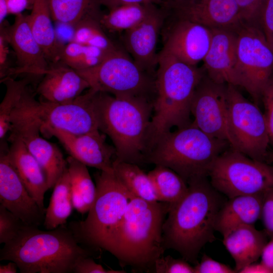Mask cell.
Masks as SVG:
<instances>
[{"label":"cell","instance_id":"cell-52","mask_svg":"<svg viewBox=\"0 0 273 273\" xmlns=\"http://www.w3.org/2000/svg\"><path fill=\"white\" fill-rule=\"evenodd\" d=\"M267 161H273V153L268 155Z\"/></svg>","mask_w":273,"mask_h":273},{"label":"cell","instance_id":"cell-6","mask_svg":"<svg viewBox=\"0 0 273 273\" xmlns=\"http://www.w3.org/2000/svg\"><path fill=\"white\" fill-rule=\"evenodd\" d=\"M228 145L226 141L204 133L192 122L162 135L152 147L146 162L171 169L188 184L208 177L213 162Z\"/></svg>","mask_w":273,"mask_h":273},{"label":"cell","instance_id":"cell-17","mask_svg":"<svg viewBox=\"0 0 273 273\" xmlns=\"http://www.w3.org/2000/svg\"><path fill=\"white\" fill-rule=\"evenodd\" d=\"M0 204L27 225L38 227L43 223L46 211L28 193L9 160L7 150L1 151Z\"/></svg>","mask_w":273,"mask_h":273},{"label":"cell","instance_id":"cell-47","mask_svg":"<svg viewBox=\"0 0 273 273\" xmlns=\"http://www.w3.org/2000/svg\"><path fill=\"white\" fill-rule=\"evenodd\" d=\"M261 263L273 273V239L267 242L260 255Z\"/></svg>","mask_w":273,"mask_h":273},{"label":"cell","instance_id":"cell-14","mask_svg":"<svg viewBox=\"0 0 273 273\" xmlns=\"http://www.w3.org/2000/svg\"><path fill=\"white\" fill-rule=\"evenodd\" d=\"M173 19L162 28L163 47L161 51L192 66L203 61L209 49L211 29L191 21Z\"/></svg>","mask_w":273,"mask_h":273},{"label":"cell","instance_id":"cell-31","mask_svg":"<svg viewBox=\"0 0 273 273\" xmlns=\"http://www.w3.org/2000/svg\"><path fill=\"white\" fill-rule=\"evenodd\" d=\"M148 174L159 201L169 203L171 207L178 202L188 191L187 183L168 167L155 165Z\"/></svg>","mask_w":273,"mask_h":273},{"label":"cell","instance_id":"cell-13","mask_svg":"<svg viewBox=\"0 0 273 273\" xmlns=\"http://www.w3.org/2000/svg\"><path fill=\"white\" fill-rule=\"evenodd\" d=\"M227 84L212 80L205 74L195 90L192 103L193 122L208 135L229 142L226 128Z\"/></svg>","mask_w":273,"mask_h":273},{"label":"cell","instance_id":"cell-50","mask_svg":"<svg viewBox=\"0 0 273 273\" xmlns=\"http://www.w3.org/2000/svg\"><path fill=\"white\" fill-rule=\"evenodd\" d=\"M17 268L18 267L16 263L10 261L7 264L0 265V273H16Z\"/></svg>","mask_w":273,"mask_h":273},{"label":"cell","instance_id":"cell-2","mask_svg":"<svg viewBox=\"0 0 273 273\" xmlns=\"http://www.w3.org/2000/svg\"><path fill=\"white\" fill-rule=\"evenodd\" d=\"M170 208L169 203L148 201L133 195L104 250L114 255L121 266L152 270L165 250L163 225Z\"/></svg>","mask_w":273,"mask_h":273},{"label":"cell","instance_id":"cell-21","mask_svg":"<svg viewBox=\"0 0 273 273\" xmlns=\"http://www.w3.org/2000/svg\"><path fill=\"white\" fill-rule=\"evenodd\" d=\"M211 30L210 46L203 60L206 74L215 82L237 86L236 30L227 28Z\"/></svg>","mask_w":273,"mask_h":273},{"label":"cell","instance_id":"cell-51","mask_svg":"<svg viewBox=\"0 0 273 273\" xmlns=\"http://www.w3.org/2000/svg\"><path fill=\"white\" fill-rule=\"evenodd\" d=\"M9 14L8 6L6 0H0V23L2 24Z\"/></svg>","mask_w":273,"mask_h":273},{"label":"cell","instance_id":"cell-15","mask_svg":"<svg viewBox=\"0 0 273 273\" xmlns=\"http://www.w3.org/2000/svg\"><path fill=\"white\" fill-rule=\"evenodd\" d=\"M167 9L160 6L144 21L120 35L121 44L142 69L156 75L158 39L167 17Z\"/></svg>","mask_w":273,"mask_h":273},{"label":"cell","instance_id":"cell-7","mask_svg":"<svg viewBox=\"0 0 273 273\" xmlns=\"http://www.w3.org/2000/svg\"><path fill=\"white\" fill-rule=\"evenodd\" d=\"M96 196L83 220L71 222L69 228L78 242L90 249L105 248L120 223L133 195L113 172L95 175Z\"/></svg>","mask_w":273,"mask_h":273},{"label":"cell","instance_id":"cell-37","mask_svg":"<svg viewBox=\"0 0 273 273\" xmlns=\"http://www.w3.org/2000/svg\"><path fill=\"white\" fill-rule=\"evenodd\" d=\"M153 272L156 273H194V266L188 261L170 255L161 256L155 262Z\"/></svg>","mask_w":273,"mask_h":273},{"label":"cell","instance_id":"cell-48","mask_svg":"<svg viewBox=\"0 0 273 273\" xmlns=\"http://www.w3.org/2000/svg\"><path fill=\"white\" fill-rule=\"evenodd\" d=\"M240 273H271L270 270L261 262H254L244 267Z\"/></svg>","mask_w":273,"mask_h":273},{"label":"cell","instance_id":"cell-16","mask_svg":"<svg viewBox=\"0 0 273 273\" xmlns=\"http://www.w3.org/2000/svg\"><path fill=\"white\" fill-rule=\"evenodd\" d=\"M10 132L19 136L42 168L49 189L67 167L66 159L59 148L40 135L39 125L32 118L14 112Z\"/></svg>","mask_w":273,"mask_h":273},{"label":"cell","instance_id":"cell-41","mask_svg":"<svg viewBox=\"0 0 273 273\" xmlns=\"http://www.w3.org/2000/svg\"><path fill=\"white\" fill-rule=\"evenodd\" d=\"M261 218L264 232L270 239H273V188L263 194Z\"/></svg>","mask_w":273,"mask_h":273},{"label":"cell","instance_id":"cell-18","mask_svg":"<svg viewBox=\"0 0 273 273\" xmlns=\"http://www.w3.org/2000/svg\"><path fill=\"white\" fill-rule=\"evenodd\" d=\"M54 136L62 144L70 156L87 166L100 171L113 172V162L116 158L114 146L108 144L100 130L83 134H72L51 128L43 133Z\"/></svg>","mask_w":273,"mask_h":273},{"label":"cell","instance_id":"cell-35","mask_svg":"<svg viewBox=\"0 0 273 273\" xmlns=\"http://www.w3.org/2000/svg\"><path fill=\"white\" fill-rule=\"evenodd\" d=\"M6 86L5 97L0 104V139L3 140L10 131L13 112L27 88L29 80H15L8 77L2 81Z\"/></svg>","mask_w":273,"mask_h":273},{"label":"cell","instance_id":"cell-44","mask_svg":"<svg viewBox=\"0 0 273 273\" xmlns=\"http://www.w3.org/2000/svg\"><path fill=\"white\" fill-rule=\"evenodd\" d=\"M74 273H125L124 270L105 269L100 264L97 263L92 256H86L79 259L76 263Z\"/></svg>","mask_w":273,"mask_h":273},{"label":"cell","instance_id":"cell-36","mask_svg":"<svg viewBox=\"0 0 273 273\" xmlns=\"http://www.w3.org/2000/svg\"><path fill=\"white\" fill-rule=\"evenodd\" d=\"M24 224L19 217L0 204L1 244L7 243L15 238Z\"/></svg>","mask_w":273,"mask_h":273},{"label":"cell","instance_id":"cell-8","mask_svg":"<svg viewBox=\"0 0 273 273\" xmlns=\"http://www.w3.org/2000/svg\"><path fill=\"white\" fill-rule=\"evenodd\" d=\"M96 93L89 88L71 101L55 103L37 101L27 88L14 112L35 120L42 134L51 128L83 134L99 129L95 103Z\"/></svg>","mask_w":273,"mask_h":273},{"label":"cell","instance_id":"cell-45","mask_svg":"<svg viewBox=\"0 0 273 273\" xmlns=\"http://www.w3.org/2000/svg\"><path fill=\"white\" fill-rule=\"evenodd\" d=\"M9 14H21L25 9L31 10L34 0H6Z\"/></svg>","mask_w":273,"mask_h":273},{"label":"cell","instance_id":"cell-12","mask_svg":"<svg viewBox=\"0 0 273 273\" xmlns=\"http://www.w3.org/2000/svg\"><path fill=\"white\" fill-rule=\"evenodd\" d=\"M236 32L238 86L244 88L257 105L273 76V50L256 24L243 23Z\"/></svg>","mask_w":273,"mask_h":273},{"label":"cell","instance_id":"cell-10","mask_svg":"<svg viewBox=\"0 0 273 273\" xmlns=\"http://www.w3.org/2000/svg\"><path fill=\"white\" fill-rule=\"evenodd\" d=\"M208 177L228 198L263 193L273 188V166L253 159L230 146L213 162Z\"/></svg>","mask_w":273,"mask_h":273},{"label":"cell","instance_id":"cell-38","mask_svg":"<svg viewBox=\"0 0 273 273\" xmlns=\"http://www.w3.org/2000/svg\"><path fill=\"white\" fill-rule=\"evenodd\" d=\"M257 24L273 50V0H264L258 15Z\"/></svg>","mask_w":273,"mask_h":273},{"label":"cell","instance_id":"cell-26","mask_svg":"<svg viewBox=\"0 0 273 273\" xmlns=\"http://www.w3.org/2000/svg\"><path fill=\"white\" fill-rule=\"evenodd\" d=\"M31 32L50 63L60 61L63 47L52 22L48 0H34L30 14L26 16Z\"/></svg>","mask_w":273,"mask_h":273},{"label":"cell","instance_id":"cell-20","mask_svg":"<svg viewBox=\"0 0 273 273\" xmlns=\"http://www.w3.org/2000/svg\"><path fill=\"white\" fill-rule=\"evenodd\" d=\"M167 9L173 17L191 21L209 29L237 30L243 23L235 0H193Z\"/></svg>","mask_w":273,"mask_h":273},{"label":"cell","instance_id":"cell-42","mask_svg":"<svg viewBox=\"0 0 273 273\" xmlns=\"http://www.w3.org/2000/svg\"><path fill=\"white\" fill-rule=\"evenodd\" d=\"M194 273H235L236 270L229 266L215 261L203 254L201 261L194 266Z\"/></svg>","mask_w":273,"mask_h":273},{"label":"cell","instance_id":"cell-3","mask_svg":"<svg viewBox=\"0 0 273 273\" xmlns=\"http://www.w3.org/2000/svg\"><path fill=\"white\" fill-rule=\"evenodd\" d=\"M92 251L64 225L42 231L25 224L15 238L4 244L0 260L15 262L21 273H72L76 262L92 256Z\"/></svg>","mask_w":273,"mask_h":273},{"label":"cell","instance_id":"cell-27","mask_svg":"<svg viewBox=\"0 0 273 273\" xmlns=\"http://www.w3.org/2000/svg\"><path fill=\"white\" fill-rule=\"evenodd\" d=\"M158 6L153 4H129L109 10L100 22L106 32L122 34L144 21Z\"/></svg>","mask_w":273,"mask_h":273},{"label":"cell","instance_id":"cell-9","mask_svg":"<svg viewBox=\"0 0 273 273\" xmlns=\"http://www.w3.org/2000/svg\"><path fill=\"white\" fill-rule=\"evenodd\" d=\"M76 71L97 92L154 102L156 75L139 67L124 49L111 54L94 67Z\"/></svg>","mask_w":273,"mask_h":273},{"label":"cell","instance_id":"cell-19","mask_svg":"<svg viewBox=\"0 0 273 273\" xmlns=\"http://www.w3.org/2000/svg\"><path fill=\"white\" fill-rule=\"evenodd\" d=\"M1 26L16 58L17 67L12 76L21 74L43 76L50 64L31 32L26 16L22 13L17 15L11 25L5 27L1 24Z\"/></svg>","mask_w":273,"mask_h":273},{"label":"cell","instance_id":"cell-33","mask_svg":"<svg viewBox=\"0 0 273 273\" xmlns=\"http://www.w3.org/2000/svg\"><path fill=\"white\" fill-rule=\"evenodd\" d=\"M112 54L96 47L71 41L63 47L59 62L79 71L98 65Z\"/></svg>","mask_w":273,"mask_h":273},{"label":"cell","instance_id":"cell-30","mask_svg":"<svg viewBox=\"0 0 273 273\" xmlns=\"http://www.w3.org/2000/svg\"><path fill=\"white\" fill-rule=\"evenodd\" d=\"M52 19L73 27L86 17L100 19L102 0H48Z\"/></svg>","mask_w":273,"mask_h":273},{"label":"cell","instance_id":"cell-39","mask_svg":"<svg viewBox=\"0 0 273 273\" xmlns=\"http://www.w3.org/2000/svg\"><path fill=\"white\" fill-rule=\"evenodd\" d=\"M261 98L264 106L263 114L268 128L269 144L273 146V76L263 89Z\"/></svg>","mask_w":273,"mask_h":273},{"label":"cell","instance_id":"cell-24","mask_svg":"<svg viewBox=\"0 0 273 273\" xmlns=\"http://www.w3.org/2000/svg\"><path fill=\"white\" fill-rule=\"evenodd\" d=\"M263 194L240 195L229 198L220 209L215 231L223 236L242 225H254L261 218Z\"/></svg>","mask_w":273,"mask_h":273},{"label":"cell","instance_id":"cell-49","mask_svg":"<svg viewBox=\"0 0 273 273\" xmlns=\"http://www.w3.org/2000/svg\"><path fill=\"white\" fill-rule=\"evenodd\" d=\"M193 0H162V6L167 9L181 6L192 2Z\"/></svg>","mask_w":273,"mask_h":273},{"label":"cell","instance_id":"cell-1","mask_svg":"<svg viewBox=\"0 0 273 273\" xmlns=\"http://www.w3.org/2000/svg\"><path fill=\"white\" fill-rule=\"evenodd\" d=\"M185 196L172 206L163 225L165 249L195 264L201 249L213 242L218 213L226 200L207 177L190 181Z\"/></svg>","mask_w":273,"mask_h":273},{"label":"cell","instance_id":"cell-4","mask_svg":"<svg viewBox=\"0 0 273 273\" xmlns=\"http://www.w3.org/2000/svg\"><path fill=\"white\" fill-rule=\"evenodd\" d=\"M206 72L172 55L158 54L156 96L149 132V152L157 141L171 131L190 125L191 103L196 88Z\"/></svg>","mask_w":273,"mask_h":273},{"label":"cell","instance_id":"cell-29","mask_svg":"<svg viewBox=\"0 0 273 273\" xmlns=\"http://www.w3.org/2000/svg\"><path fill=\"white\" fill-rule=\"evenodd\" d=\"M74 208L81 214L88 212L95 200L97 189L87 166L71 156L66 159Z\"/></svg>","mask_w":273,"mask_h":273},{"label":"cell","instance_id":"cell-46","mask_svg":"<svg viewBox=\"0 0 273 273\" xmlns=\"http://www.w3.org/2000/svg\"><path fill=\"white\" fill-rule=\"evenodd\" d=\"M102 2L108 10L129 4H153L160 6L163 2L162 0H102Z\"/></svg>","mask_w":273,"mask_h":273},{"label":"cell","instance_id":"cell-23","mask_svg":"<svg viewBox=\"0 0 273 273\" xmlns=\"http://www.w3.org/2000/svg\"><path fill=\"white\" fill-rule=\"evenodd\" d=\"M8 140L10 146L7 154L10 162L29 194L46 211L44 196L49 188L42 168L19 136L11 133Z\"/></svg>","mask_w":273,"mask_h":273},{"label":"cell","instance_id":"cell-5","mask_svg":"<svg viewBox=\"0 0 273 273\" xmlns=\"http://www.w3.org/2000/svg\"><path fill=\"white\" fill-rule=\"evenodd\" d=\"M95 103L99 129L111 140L116 159L138 165L146 162L153 103L97 92Z\"/></svg>","mask_w":273,"mask_h":273},{"label":"cell","instance_id":"cell-43","mask_svg":"<svg viewBox=\"0 0 273 273\" xmlns=\"http://www.w3.org/2000/svg\"><path fill=\"white\" fill-rule=\"evenodd\" d=\"M8 37L4 28L0 31V77L1 82L7 78L11 77L13 68L11 67L9 60L10 51Z\"/></svg>","mask_w":273,"mask_h":273},{"label":"cell","instance_id":"cell-34","mask_svg":"<svg viewBox=\"0 0 273 273\" xmlns=\"http://www.w3.org/2000/svg\"><path fill=\"white\" fill-rule=\"evenodd\" d=\"M100 19L86 17L74 26L73 41L99 48L109 53L124 49L113 40L100 22Z\"/></svg>","mask_w":273,"mask_h":273},{"label":"cell","instance_id":"cell-32","mask_svg":"<svg viewBox=\"0 0 273 273\" xmlns=\"http://www.w3.org/2000/svg\"><path fill=\"white\" fill-rule=\"evenodd\" d=\"M113 165L117 177L133 196L148 201H159L148 174L138 164L115 159Z\"/></svg>","mask_w":273,"mask_h":273},{"label":"cell","instance_id":"cell-22","mask_svg":"<svg viewBox=\"0 0 273 273\" xmlns=\"http://www.w3.org/2000/svg\"><path fill=\"white\" fill-rule=\"evenodd\" d=\"M89 88L88 83L76 70L59 62L50 64L36 92L42 101L61 103L74 100Z\"/></svg>","mask_w":273,"mask_h":273},{"label":"cell","instance_id":"cell-25","mask_svg":"<svg viewBox=\"0 0 273 273\" xmlns=\"http://www.w3.org/2000/svg\"><path fill=\"white\" fill-rule=\"evenodd\" d=\"M266 236L253 225L237 227L223 236V243L235 262L236 272L258 260L267 242Z\"/></svg>","mask_w":273,"mask_h":273},{"label":"cell","instance_id":"cell-11","mask_svg":"<svg viewBox=\"0 0 273 273\" xmlns=\"http://www.w3.org/2000/svg\"><path fill=\"white\" fill-rule=\"evenodd\" d=\"M226 100L230 146L253 159L266 162L269 138L263 113L233 84H227Z\"/></svg>","mask_w":273,"mask_h":273},{"label":"cell","instance_id":"cell-28","mask_svg":"<svg viewBox=\"0 0 273 273\" xmlns=\"http://www.w3.org/2000/svg\"><path fill=\"white\" fill-rule=\"evenodd\" d=\"M50 203L46 209L43 225L51 230L64 225L74 208L68 168L54 187Z\"/></svg>","mask_w":273,"mask_h":273},{"label":"cell","instance_id":"cell-40","mask_svg":"<svg viewBox=\"0 0 273 273\" xmlns=\"http://www.w3.org/2000/svg\"><path fill=\"white\" fill-rule=\"evenodd\" d=\"M243 23L257 24L260 8L264 0H235Z\"/></svg>","mask_w":273,"mask_h":273}]
</instances>
